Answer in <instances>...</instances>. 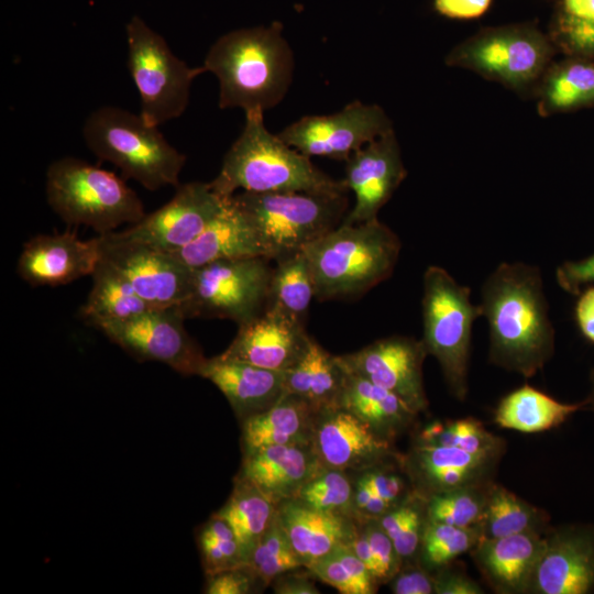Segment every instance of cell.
<instances>
[{"instance_id": "obj_1", "label": "cell", "mask_w": 594, "mask_h": 594, "mask_svg": "<svg viewBox=\"0 0 594 594\" xmlns=\"http://www.w3.org/2000/svg\"><path fill=\"white\" fill-rule=\"evenodd\" d=\"M490 330V361L531 377L554 352V328L539 267L501 263L484 280L479 304Z\"/></svg>"}, {"instance_id": "obj_2", "label": "cell", "mask_w": 594, "mask_h": 594, "mask_svg": "<svg viewBox=\"0 0 594 594\" xmlns=\"http://www.w3.org/2000/svg\"><path fill=\"white\" fill-rule=\"evenodd\" d=\"M294 55L278 23L228 32L209 48L204 64L219 81V107L246 112L272 109L286 96Z\"/></svg>"}, {"instance_id": "obj_3", "label": "cell", "mask_w": 594, "mask_h": 594, "mask_svg": "<svg viewBox=\"0 0 594 594\" xmlns=\"http://www.w3.org/2000/svg\"><path fill=\"white\" fill-rule=\"evenodd\" d=\"M263 112L245 113L239 138L226 153L219 174L209 182L222 198L238 190L343 195L348 188L317 168L310 157L287 145L278 134L267 131Z\"/></svg>"}, {"instance_id": "obj_4", "label": "cell", "mask_w": 594, "mask_h": 594, "mask_svg": "<svg viewBox=\"0 0 594 594\" xmlns=\"http://www.w3.org/2000/svg\"><path fill=\"white\" fill-rule=\"evenodd\" d=\"M402 242L377 218L344 223L308 244L318 300L343 299L365 294L394 272Z\"/></svg>"}, {"instance_id": "obj_5", "label": "cell", "mask_w": 594, "mask_h": 594, "mask_svg": "<svg viewBox=\"0 0 594 594\" xmlns=\"http://www.w3.org/2000/svg\"><path fill=\"white\" fill-rule=\"evenodd\" d=\"M157 128L141 113L103 106L85 120L82 138L100 161L112 163L124 178L154 191L179 186L186 162V156L169 144Z\"/></svg>"}, {"instance_id": "obj_6", "label": "cell", "mask_w": 594, "mask_h": 594, "mask_svg": "<svg viewBox=\"0 0 594 594\" xmlns=\"http://www.w3.org/2000/svg\"><path fill=\"white\" fill-rule=\"evenodd\" d=\"M45 191L47 204L63 221L89 227L99 235L146 215L122 178L76 157H62L48 166Z\"/></svg>"}, {"instance_id": "obj_7", "label": "cell", "mask_w": 594, "mask_h": 594, "mask_svg": "<svg viewBox=\"0 0 594 594\" xmlns=\"http://www.w3.org/2000/svg\"><path fill=\"white\" fill-rule=\"evenodd\" d=\"M346 195L241 191L231 197L254 229L264 256L275 261L340 226L350 210Z\"/></svg>"}, {"instance_id": "obj_8", "label": "cell", "mask_w": 594, "mask_h": 594, "mask_svg": "<svg viewBox=\"0 0 594 594\" xmlns=\"http://www.w3.org/2000/svg\"><path fill=\"white\" fill-rule=\"evenodd\" d=\"M557 54L548 33L535 23H519L482 29L451 50L446 63L534 98Z\"/></svg>"}, {"instance_id": "obj_9", "label": "cell", "mask_w": 594, "mask_h": 594, "mask_svg": "<svg viewBox=\"0 0 594 594\" xmlns=\"http://www.w3.org/2000/svg\"><path fill=\"white\" fill-rule=\"evenodd\" d=\"M422 343L439 362L451 393L460 400L468 394L472 328L481 317L471 302V289L441 266L431 265L422 278Z\"/></svg>"}, {"instance_id": "obj_10", "label": "cell", "mask_w": 594, "mask_h": 594, "mask_svg": "<svg viewBox=\"0 0 594 594\" xmlns=\"http://www.w3.org/2000/svg\"><path fill=\"white\" fill-rule=\"evenodd\" d=\"M128 69L141 99V116L152 125L180 117L202 66L189 67L165 38L139 15L127 23Z\"/></svg>"}, {"instance_id": "obj_11", "label": "cell", "mask_w": 594, "mask_h": 594, "mask_svg": "<svg viewBox=\"0 0 594 594\" xmlns=\"http://www.w3.org/2000/svg\"><path fill=\"white\" fill-rule=\"evenodd\" d=\"M272 260L251 256L220 260L193 268L188 297L177 306L184 317L245 323L266 306Z\"/></svg>"}, {"instance_id": "obj_12", "label": "cell", "mask_w": 594, "mask_h": 594, "mask_svg": "<svg viewBox=\"0 0 594 594\" xmlns=\"http://www.w3.org/2000/svg\"><path fill=\"white\" fill-rule=\"evenodd\" d=\"M185 320L177 306L150 308L97 329L138 361L161 362L182 375L200 376L208 359L187 332Z\"/></svg>"}, {"instance_id": "obj_13", "label": "cell", "mask_w": 594, "mask_h": 594, "mask_svg": "<svg viewBox=\"0 0 594 594\" xmlns=\"http://www.w3.org/2000/svg\"><path fill=\"white\" fill-rule=\"evenodd\" d=\"M392 130V121L383 108L354 100L331 114L302 117L278 136L310 158L346 161L355 151Z\"/></svg>"}, {"instance_id": "obj_14", "label": "cell", "mask_w": 594, "mask_h": 594, "mask_svg": "<svg viewBox=\"0 0 594 594\" xmlns=\"http://www.w3.org/2000/svg\"><path fill=\"white\" fill-rule=\"evenodd\" d=\"M100 257L114 266L152 308L179 306L189 295L193 268L173 253L122 238L98 235Z\"/></svg>"}, {"instance_id": "obj_15", "label": "cell", "mask_w": 594, "mask_h": 594, "mask_svg": "<svg viewBox=\"0 0 594 594\" xmlns=\"http://www.w3.org/2000/svg\"><path fill=\"white\" fill-rule=\"evenodd\" d=\"M176 188L168 202L118 233L167 253L193 242L220 212L227 198L213 191L209 183L191 182Z\"/></svg>"}, {"instance_id": "obj_16", "label": "cell", "mask_w": 594, "mask_h": 594, "mask_svg": "<svg viewBox=\"0 0 594 594\" xmlns=\"http://www.w3.org/2000/svg\"><path fill=\"white\" fill-rule=\"evenodd\" d=\"M427 355L421 340L392 336L338 359L344 370L396 394L419 414L428 407L422 376Z\"/></svg>"}, {"instance_id": "obj_17", "label": "cell", "mask_w": 594, "mask_h": 594, "mask_svg": "<svg viewBox=\"0 0 594 594\" xmlns=\"http://www.w3.org/2000/svg\"><path fill=\"white\" fill-rule=\"evenodd\" d=\"M406 176L394 130L355 151L345 161L342 179L354 195V205L343 222L359 223L376 219L381 208Z\"/></svg>"}, {"instance_id": "obj_18", "label": "cell", "mask_w": 594, "mask_h": 594, "mask_svg": "<svg viewBox=\"0 0 594 594\" xmlns=\"http://www.w3.org/2000/svg\"><path fill=\"white\" fill-rule=\"evenodd\" d=\"M312 448L323 466L356 473L396 457L391 441L339 406L317 414Z\"/></svg>"}, {"instance_id": "obj_19", "label": "cell", "mask_w": 594, "mask_h": 594, "mask_svg": "<svg viewBox=\"0 0 594 594\" xmlns=\"http://www.w3.org/2000/svg\"><path fill=\"white\" fill-rule=\"evenodd\" d=\"M310 337L304 321L265 307L260 315L239 326L237 336L219 356L285 372L300 359Z\"/></svg>"}, {"instance_id": "obj_20", "label": "cell", "mask_w": 594, "mask_h": 594, "mask_svg": "<svg viewBox=\"0 0 594 594\" xmlns=\"http://www.w3.org/2000/svg\"><path fill=\"white\" fill-rule=\"evenodd\" d=\"M594 590V527L572 526L546 537L528 592L585 594Z\"/></svg>"}, {"instance_id": "obj_21", "label": "cell", "mask_w": 594, "mask_h": 594, "mask_svg": "<svg viewBox=\"0 0 594 594\" xmlns=\"http://www.w3.org/2000/svg\"><path fill=\"white\" fill-rule=\"evenodd\" d=\"M99 260L98 237L84 241L73 232L37 234L24 243L16 272L33 287H55L91 275Z\"/></svg>"}, {"instance_id": "obj_22", "label": "cell", "mask_w": 594, "mask_h": 594, "mask_svg": "<svg viewBox=\"0 0 594 594\" xmlns=\"http://www.w3.org/2000/svg\"><path fill=\"white\" fill-rule=\"evenodd\" d=\"M322 468L312 446H268L243 452L237 477L277 505L295 498Z\"/></svg>"}, {"instance_id": "obj_23", "label": "cell", "mask_w": 594, "mask_h": 594, "mask_svg": "<svg viewBox=\"0 0 594 594\" xmlns=\"http://www.w3.org/2000/svg\"><path fill=\"white\" fill-rule=\"evenodd\" d=\"M200 376L227 398L239 420L266 410L285 393V373L249 363L208 359Z\"/></svg>"}, {"instance_id": "obj_24", "label": "cell", "mask_w": 594, "mask_h": 594, "mask_svg": "<svg viewBox=\"0 0 594 594\" xmlns=\"http://www.w3.org/2000/svg\"><path fill=\"white\" fill-rule=\"evenodd\" d=\"M544 541L540 531L481 538L474 547V560L497 592H528Z\"/></svg>"}, {"instance_id": "obj_25", "label": "cell", "mask_w": 594, "mask_h": 594, "mask_svg": "<svg viewBox=\"0 0 594 594\" xmlns=\"http://www.w3.org/2000/svg\"><path fill=\"white\" fill-rule=\"evenodd\" d=\"M276 509L305 568L338 546L349 543L358 530L354 518L314 509L298 498L285 499L277 504Z\"/></svg>"}, {"instance_id": "obj_26", "label": "cell", "mask_w": 594, "mask_h": 594, "mask_svg": "<svg viewBox=\"0 0 594 594\" xmlns=\"http://www.w3.org/2000/svg\"><path fill=\"white\" fill-rule=\"evenodd\" d=\"M173 254L190 268L220 260L264 256L254 229L232 197L193 242Z\"/></svg>"}, {"instance_id": "obj_27", "label": "cell", "mask_w": 594, "mask_h": 594, "mask_svg": "<svg viewBox=\"0 0 594 594\" xmlns=\"http://www.w3.org/2000/svg\"><path fill=\"white\" fill-rule=\"evenodd\" d=\"M318 411L284 393L270 408L241 420L242 453L268 446H312Z\"/></svg>"}, {"instance_id": "obj_28", "label": "cell", "mask_w": 594, "mask_h": 594, "mask_svg": "<svg viewBox=\"0 0 594 594\" xmlns=\"http://www.w3.org/2000/svg\"><path fill=\"white\" fill-rule=\"evenodd\" d=\"M344 371L339 407L356 416L376 435L391 442L413 424L418 413L396 394Z\"/></svg>"}, {"instance_id": "obj_29", "label": "cell", "mask_w": 594, "mask_h": 594, "mask_svg": "<svg viewBox=\"0 0 594 594\" xmlns=\"http://www.w3.org/2000/svg\"><path fill=\"white\" fill-rule=\"evenodd\" d=\"M534 98L546 118L594 107V62L574 55L553 61L542 75Z\"/></svg>"}, {"instance_id": "obj_30", "label": "cell", "mask_w": 594, "mask_h": 594, "mask_svg": "<svg viewBox=\"0 0 594 594\" xmlns=\"http://www.w3.org/2000/svg\"><path fill=\"white\" fill-rule=\"evenodd\" d=\"M285 373V393L297 396L318 413L337 407L345 371L312 337L300 359Z\"/></svg>"}, {"instance_id": "obj_31", "label": "cell", "mask_w": 594, "mask_h": 594, "mask_svg": "<svg viewBox=\"0 0 594 594\" xmlns=\"http://www.w3.org/2000/svg\"><path fill=\"white\" fill-rule=\"evenodd\" d=\"M91 276L92 286L79 312L87 324L97 328L101 323L124 320L152 308L106 260L100 257Z\"/></svg>"}, {"instance_id": "obj_32", "label": "cell", "mask_w": 594, "mask_h": 594, "mask_svg": "<svg viewBox=\"0 0 594 594\" xmlns=\"http://www.w3.org/2000/svg\"><path fill=\"white\" fill-rule=\"evenodd\" d=\"M585 404L561 403L526 384L499 402L495 421L519 432H541L561 425Z\"/></svg>"}, {"instance_id": "obj_33", "label": "cell", "mask_w": 594, "mask_h": 594, "mask_svg": "<svg viewBox=\"0 0 594 594\" xmlns=\"http://www.w3.org/2000/svg\"><path fill=\"white\" fill-rule=\"evenodd\" d=\"M277 505L270 501L255 486L234 477L231 495L216 513L232 528L239 542L245 564L256 543L270 527Z\"/></svg>"}, {"instance_id": "obj_34", "label": "cell", "mask_w": 594, "mask_h": 594, "mask_svg": "<svg viewBox=\"0 0 594 594\" xmlns=\"http://www.w3.org/2000/svg\"><path fill=\"white\" fill-rule=\"evenodd\" d=\"M265 307L278 309L305 322L316 288L309 261L297 251L274 261Z\"/></svg>"}, {"instance_id": "obj_35", "label": "cell", "mask_w": 594, "mask_h": 594, "mask_svg": "<svg viewBox=\"0 0 594 594\" xmlns=\"http://www.w3.org/2000/svg\"><path fill=\"white\" fill-rule=\"evenodd\" d=\"M544 514L505 487H488L483 517L477 525L481 538H499L540 531Z\"/></svg>"}, {"instance_id": "obj_36", "label": "cell", "mask_w": 594, "mask_h": 594, "mask_svg": "<svg viewBox=\"0 0 594 594\" xmlns=\"http://www.w3.org/2000/svg\"><path fill=\"white\" fill-rule=\"evenodd\" d=\"M315 579L334 587L342 594H374L378 583L349 543L307 566Z\"/></svg>"}, {"instance_id": "obj_37", "label": "cell", "mask_w": 594, "mask_h": 594, "mask_svg": "<svg viewBox=\"0 0 594 594\" xmlns=\"http://www.w3.org/2000/svg\"><path fill=\"white\" fill-rule=\"evenodd\" d=\"M416 444L454 447L472 453L498 454L501 439L473 418L436 420L418 433Z\"/></svg>"}, {"instance_id": "obj_38", "label": "cell", "mask_w": 594, "mask_h": 594, "mask_svg": "<svg viewBox=\"0 0 594 594\" xmlns=\"http://www.w3.org/2000/svg\"><path fill=\"white\" fill-rule=\"evenodd\" d=\"M480 539L477 526L458 527L427 519L419 549L421 565L428 570L442 568L474 549Z\"/></svg>"}, {"instance_id": "obj_39", "label": "cell", "mask_w": 594, "mask_h": 594, "mask_svg": "<svg viewBox=\"0 0 594 594\" xmlns=\"http://www.w3.org/2000/svg\"><path fill=\"white\" fill-rule=\"evenodd\" d=\"M378 521L392 539L402 561L410 560L420 549L427 521L426 499L413 492L378 518Z\"/></svg>"}, {"instance_id": "obj_40", "label": "cell", "mask_w": 594, "mask_h": 594, "mask_svg": "<svg viewBox=\"0 0 594 594\" xmlns=\"http://www.w3.org/2000/svg\"><path fill=\"white\" fill-rule=\"evenodd\" d=\"M488 487L464 486L426 499L427 519L458 527L477 526L483 517Z\"/></svg>"}, {"instance_id": "obj_41", "label": "cell", "mask_w": 594, "mask_h": 594, "mask_svg": "<svg viewBox=\"0 0 594 594\" xmlns=\"http://www.w3.org/2000/svg\"><path fill=\"white\" fill-rule=\"evenodd\" d=\"M248 564L265 586L285 572L304 568L279 520L277 509L270 527L253 549Z\"/></svg>"}, {"instance_id": "obj_42", "label": "cell", "mask_w": 594, "mask_h": 594, "mask_svg": "<svg viewBox=\"0 0 594 594\" xmlns=\"http://www.w3.org/2000/svg\"><path fill=\"white\" fill-rule=\"evenodd\" d=\"M307 506L353 517V480L349 472L323 466L295 497Z\"/></svg>"}, {"instance_id": "obj_43", "label": "cell", "mask_w": 594, "mask_h": 594, "mask_svg": "<svg viewBox=\"0 0 594 594\" xmlns=\"http://www.w3.org/2000/svg\"><path fill=\"white\" fill-rule=\"evenodd\" d=\"M197 543L206 575L245 564L232 528L216 513L199 528Z\"/></svg>"}, {"instance_id": "obj_44", "label": "cell", "mask_w": 594, "mask_h": 594, "mask_svg": "<svg viewBox=\"0 0 594 594\" xmlns=\"http://www.w3.org/2000/svg\"><path fill=\"white\" fill-rule=\"evenodd\" d=\"M548 34L559 54L594 62V20L573 18L558 10Z\"/></svg>"}, {"instance_id": "obj_45", "label": "cell", "mask_w": 594, "mask_h": 594, "mask_svg": "<svg viewBox=\"0 0 594 594\" xmlns=\"http://www.w3.org/2000/svg\"><path fill=\"white\" fill-rule=\"evenodd\" d=\"M366 536L378 566V583H388L400 570L403 561L389 536L382 528L378 519L358 521Z\"/></svg>"}, {"instance_id": "obj_46", "label": "cell", "mask_w": 594, "mask_h": 594, "mask_svg": "<svg viewBox=\"0 0 594 594\" xmlns=\"http://www.w3.org/2000/svg\"><path fill=\"white\" fill-rule=\"evenodd\" d=\"M266 587L249 564L206 575L207 594H251Z\"/></svg>"}, {"instance_id": "obj_47", "label": "cell", "mask_w": 594, "mask_h": 594, "mask_svg": "<svg viewBox=\"0 0 594 594\" xmlns=\"http://www.w3.org/2000/svg\"><path fill=\"white\" fill-rule=\"evenodd\" d=\"M387 466L388 465L383 463L360 473L376 495L385 499L392 506H396L409 494H406V483L404 477Z\"/></svg>"}, {"instance_id": "obj_48", "label": "cell", "mask_w": 594, "mask_h": 594, "mask_svg": "<svg viewBox=\"0 0 594 594\" xmlns=\"http://www.w3.org/2000/svg\"><path fill=\"white\" fill-rule=\"evenodd\" d=\"M556 278L561 289L578 296L584 286L594 284V253L579 261L561 263Z\"/></svg>"}, {"instance_id": "obj_49", "label": "cell", "mask_w": 594, "mask_h": 594, "mask_svg": "<svg viewBox=\"0 0 594 594\" xmlns=\"http://www.w3.org/2000/svg\"><path fill=\"white\" fill-rule=\"evenodd\" d=\"M389 583L391 591L395 594L435 593V576L422 565H408L406 568L402 565Z\"/></svg>"}, {"instance_id": "obj_50", "label": "cell", "mask_w": 594, "mask_h": 594, "mask_svg": "<svg viewBox=\"0 0 594 594\" xmlns=\"http://www.w3.org/2000/svg\"><path fill=\"white\" fill-rule=\"evenodd\" d=\"M305 568V566H304ZM301 569V568H299ZM292 570L273 580L272 587L276 594H319L320 591L312 581L314 575L306 568V572Z\"/></svg>"}, {"instance_id": "obj_51", "label": "cell", "mask_w": 594, "mask_h": 594, "mask_svg": "<svg viewBox=\"0 0 594 594\" xmlns=\"http://www.w3.org/2000/svg\"><path fill=\"white\" fill-rule=\"evenodd\" d=\"M492 0H435L438 13L451 19H475L483 15Z\"/></svg>"}, {"instance_id": "obj_52", "label": "cell", "mask_w": 594, "mask_h": 594, "mask_svg": "<svg viewBox=\"0 0 594 594\" xmlns=\"http://www.w3.org/2000/svg\"><path fill=\"white\" fill-rule=\"evenodd\" d=\"M574 319L582 336L594 343V285L585 286L578 295Z\"/></svg>"}, {"instance_id": "obj_53", "label": "cell", "mask_w": 594, "mask_h": 594, "mask_svg": "<svg viewBox=\"0 0 594 594\" xmlns=\"http://www.w3.org/2000/svg\"><path fill=\"white\" fill-rule=\"evenodd\" d=\"M437 594H482V587L461 572L443 571L435 576Z\"/></svg>"}, {"instance_id": "obj_54", "label": "cell", "mask_w": 594, "mask_h": 594, "mask_svg": "<svg viewBox=\"0 0 594 594\" xmlns=\"http://www.w3.org/2000/svg\"><path fill=\"white\" fill-rule=\"evenodd\" d=\"M559 10L573 18L594 20V0H561Z\"/></svg>"}, {"instance_id": "obj_55", "label": "cell", "mask_w": 594, "mask_h": 594, "mask_svg": "<svg viewBox=\"0 0 594 594\" xmlns=\"http://www.w3.org/2000/svg\"><path fill=\"white\" fill-rule=\"evenodd\" d=\"M591 381H592V392H591L590 398L587 399V403H590L594 407V370L591 374Z\"/></svg>"}]
</instances>
